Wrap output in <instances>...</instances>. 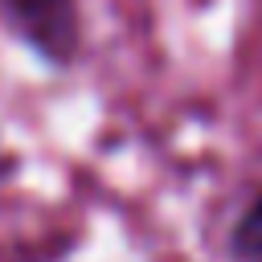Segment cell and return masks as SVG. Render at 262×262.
<instances>
[{
  "mask_svg": "<svg viewBox=\"0 0 262 262\" xmlns=\"http://www.w3.org/2000/svg\"><path fill=\"white\" fill-rule=\"evenodd\" d=\"M8 12L29 33V41H37V49L49 53L53 61L74 53V41H78L74 0H8Z\"/></svg>",
  "mask_w": 262,
  "mask_h": 262,
  "instance_id": "6da1fadb",
  "label": "cell"
},
{
  "mask_svg": "<svg viewBox=\"0 0 262 262\" xmlns=\"http://www.w3.org/2000/svg\"><path fill=\"white\" fill-rule=\"evenodd\" d=\"M233 250L242 254V258H250V262H258L262 258V196L250 205V213L242 217V225H237V233H233Z\"/></svg>",
  "mask_w": 262,
  "mask_h": 262,
  "instance_id": "7a4b0ae2",
  "label": "cell"
}]
</instances>
